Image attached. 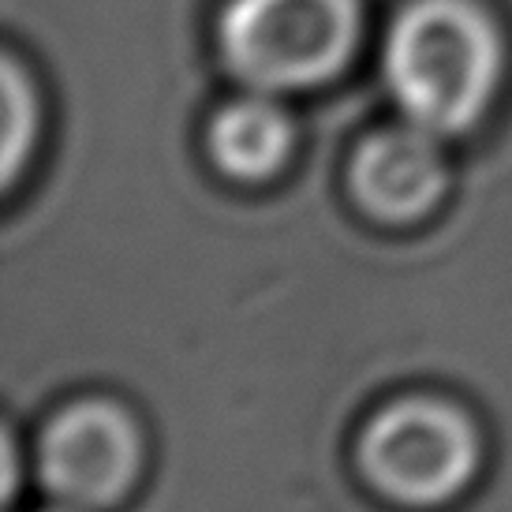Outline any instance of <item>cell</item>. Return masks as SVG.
Listing matches in <instances>:
<instances>
[{"label":"cell","instance_id":"obj_2","mask_svg":"<svg viewBox=\"0 0 512 512\" xmlns=\"http://www.w3.org/2000/svg\"><path fill=\"white\" fill-rule=\"evenodd\" d=\"M356 34V0H232L221 19L232 72L266 94L337 75Z\"/></svg>","mask_w":512,"mask_h":512},{"label":"cell","instance_id":"obj_5","mask_svg":"<svg viewBox=\"0 0 512 512\" xmlns=\"http://www.w3.org/2000/svg\"><path fill=\"white\" fill-rule=\"evenodd\" d=\"M356 199L374 217L412 221L427 214L445 191V157L438 135L419 124L389 128L359 146L352 169Z\"/></svg>","mask_w":512,"mask_h":512},{"label":"cell","instance_id":"obj_4","mask_svg":"<svg viewBox=\"0 0 512 512\" xmlns=\"http://www.w3.org/2000/svg\"><path fill=\"white\" fill-rule=\"evenodd\" d=\"M45 490L72 512L113 505L139 471V434L113 404H75L42 438Z\"/></svg>","mask_w":512,"mask_h":512},{"label":"cell","instance_id":"obj_1","mask_svg":"<svg viewBox=\"0 0 512 512\" xmlns=\"http://www.w3.org/2000/svg\"><path fill=\"white\" fill-rule=\"evenodd\" d=\"M385 79L412 124L434 135L468 131L498 90V30L464 0H419L389 34Z\"/></svg>","mask_w":512,"mask_h":512},{"label":"cell","instance_id":"obj_8","mask_svg":"<svg viewBox=\"0 0 512 512\" xmlns=\"http://www.w3.org/2000/svg\"><path fill=\"white\" fill-rule=\"evenodd\" d=\"M68 512H72V509H68Z\"/></svg>","mask_w":512,"mask_h":512},{"label":"cell","instance_id":"obj_6","mask_svg":"<svg viewBox=\"0 0 512 512\" xmlns=\"http://www.w3.org/2000/svg\"><path fill=\"white\" fill-rule=\"evenodd\" d=\"M292 146V120L266 90L225 105L210 124V154L217 169L236 180H262L285 165Z\"/></svg>","mask_w":512,"mask_h":512},{"label":"cell","instance_id":"obj_7","mask_svg":"<svg viewBox=\"0 0 512 512\" xmlns=\"http://www.w3.org/2000/svg\"><path fill=\"white\" fill-rule=\"evenodd\" d=\"M4 113H8V131H4V176L12 180L19 161L27 154V143L34 135V94L27 90L23 72L8 60L4 68Z\"/></svg>","mask_w":512,"mask_h":512},{"label":"cell","instance_id":"obj_3","mask_svg":"<svg viewBox=\"0 0 512 512\" xmlns=\"http://www.w3.org/2000/svg\"><path fill=\"white\" fill-rule=\"evenodd\" d=\"M359 464L382 494L404 505H438L464 490L479 441L464 415L441 400H397L363 434Z\"/></svg>","mask_w":512,"mask_h":512}]
</instances>
